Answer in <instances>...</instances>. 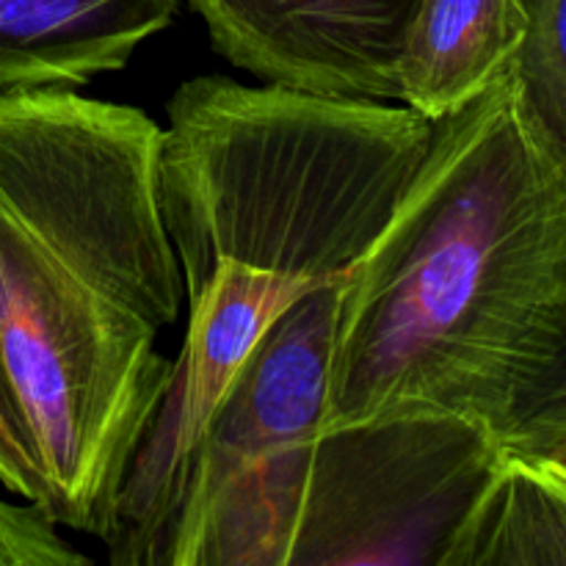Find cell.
Instances as JSON below:
<instances>
[{
	"label": "cell",
	"mask_w": 566,
	"mask_h": 566,
	"mask_svg": "<svg viewBox=\"0 0 566 566\" xmlns=\"http://www.w3.org/2000/svg\"><path fill=\"white\" fill-rule=\"evenodd\" d=\"M509 451H517L523 457L536 459L547 468L566 475V420L556 426H542V429L523 431L506 442Z\"/></svg>",
	"instance_id": "14"
},
{
	"label": "cell",
	"mask_w": 566,
	"mask_h": 566,
	"mask_svg": "<svg viewBox=\"0 0 566 566\" xmlns=\"http://www.w3.org/2000/svg\"><path fill=\"white\" fill-rule=\"evenodd\" d=\"M0 486L11 497L48 503L42 464L0 357Z\"/></svg>",
	"instance_id": "12"
},
{
	"label": "cell",
	"mask_w": 566,
	"mask_h": 566,
	"mask_svg": "<svg viewBox=\"0 0 566 566\" xmlns=\"http://www.w3.org/2000/svg\"><path fill=\"white\" fill-rule=\"evenodd\" d=\"M164 127L75 88L0 92V357L59 525L105 539L186 302L155 191Z\"/></svg>",
	"instance_id": "2"
},
{
	"label": "cell",
	"mask_w": 566,
	"mask_h": 566,
	"mask_svg": "<svg viewBox=\"0 0 566 566\" xmlns=\"http://www.w3.org/2000/svg\"><path fill=\"white\" fill-rule=\"evenodd\" d=\"M180 0H0V92L77 88L127 66Z\"/></svg>",
	"instance_id": "7"
},
{
	"label": "cell",
	"mask_w": 566,
	"mask_h": 566,
	"mask_svg": "<svg viewBox=\"0 0 566 566\" xmlns=\"http://www.w3.org/2000/svg\"><path fill=\"white\" fill-rule=\"evenodd\" d=\"M566 329V158L512 66L434 138L343 280L324 429L437 407L506 446Z\"/></svg>",
	"instance_id": "3"
},
{
	"label": "cell",
	"mask_w": 566,
	"mask_h": 566,
	"mask_svg": "<svg viewBox=\"0 0 566 566\" xmlns=\"http://www.w3.org/2000/svg\"><path fill=\"white\" fill-rule=\"evenodd\" d=\"M564 420H566V329L551 370L545 374L542 385L536 387L534 398H531L528 409H525L523 420H520V426L514 429L512 437L523 434V431H531V429H542V426L564 423ZM512 437H509V440H512Z\"/></svg>",
	"instance_id": "13"
},
{
	"label": "cell",
	"mask_w": 566,
	"mask_h": 566,
	"mask_svg": "<svg viewBox=\"0 0 566 566\" xmlns=\"http://www.w3.org/2000/svg\"><path fill=\"white\" fill-rule=\"evenodd\" d=\"M523 0H420L398 55V103L429 122L457 114L512 66Z\"/></svg>",
	"instance_id": "8"
},
{
	"label": "cell",
	"mask_w": 566,
	"mask_h": 566,
	"mask_svg": "<svg viewBox=\"0 0 566 566\" xmlns=\"http://www.w3.org/2000/svg\"><path fill=\"white\" fill-rule=\"evenodd\" d=\"M446 566H566V475L506 448Z\"/></svg>",
	"instance_id": "9"
},
{
	"label": "cell",
	"mask_w": 566,
	"mask_h": 566,
	"mask_svg": "<svg viewBox=\"0 0 566 566\" xmlns=\"http://www.w3.org/2000/svg\"><path fill=\"white\" fill-rule=\"evenodd\" d=\"M230 64L274 86L398 103L420 0H188Z\"/></svg>",
	"instance_id": "6"
},
{
	"label": "cell",
	"mask_w": 566,
	"mask_h": 566,
	"mask_svg": "<svg viewBox=\"0 0 566 566\" xmlns=\"http://www.w3.org/2000/svg\"><path fill=\"white\" fill-rule=\"evenodd\" d=\"M343 282L269 326L193 451L164 566H287L324 431Z\"/></svg>",
	"instance_id": "4"
},
{
	"label": "cell",
	"mask_w": 566,
	"mask_h": 566,
	"mask_svg": "<svg viewBox=\"0 0 566 566\" xmlns=\"http://www.w3.org/2000/svg\"><path fill=\"white\" fill-rule=\"evenodd\" d=\"M523 9L512 72L534 119L566 158V0H523Z\"/></svg>",
	"instance_id": "10"
},
{
	"label": "cell",
	"mask_w": 566,
	"mask_h": 566,
	"mask_svg": "<svg viewBox=\"0 0 566 566\" xmlns=\"http://www.w3.org/2000/svg\"><path fill=\"white\" fill-rule=\"evenodd\" d=\"M155 191L186 285L169 390L116 495V566H164L193 451L269 326L343 282L418 175L434 122L401 103L224 75L166 103Z\"/></svg>",
	"instance_id": "1"
},
{
	"label": "cell",
	"mask_w": 566,
	"mask_h": 566,
	"mask_svg": "<svg viewBox=\"0 0 566 566\" xmlns=\"http://www.w3.org/2000/svg\"><path fill=\"white\" fill-rule=\"evenodd\" d=\"M92 558L59 534V520L42 501L0 495V566H83Z\"/></svg>",
	"instance_id": "11"
},
{
	"label": "cell",
	"mask_w": 566,
	"mask_h": 566,
	"mask_svg": "<svg viewBox=\"0 0 566 566\" xmlns=\"http://www.w3.org/2000/svg\"><path fill=\"white\" fill-rule=\"evenodd\" d=\"M503 453L490 426L437 407L324 429L287 566H446Z\"/></svg>",
	"instance_id": "5"
}]
</instances>
